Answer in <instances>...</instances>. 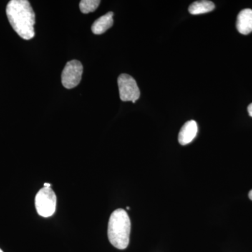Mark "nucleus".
Here are the masks:
<instances>
[{
	"mask_svg": "<svg viewBox=\"0 0 252 252\" xmlns=\"http://www.w3.org/2000/svg\"><path fill=\"white\" fill-rule=\"evenodd\" d=\"M6 16L15 32L26 40L34 36L35 14L27 0H11L6 6Z\"/></svg>",
	"mask_w": 252,
	"mask_h": 252,
	"instance_id": "f257e3e1",
	"label": "nucleus"
},
{
	"mask_svg": "<svg viewBox=\"0 0 252 252\" xmlns=\"http://www.w3.org/2000/svg\"><path fill=\"white\" fill-rule=\"evenodd\" d=\"M131 223L126 210L118 209L109 218L107 235L109 242L114 248L125 250L130 242Z\"/></svg>",
	"mask_w": 252,
	"mask_h": 252,
	"instance_id": "f03ea898",
	"label": "nucleus"
},
{
	"mask_svg": "<svg viewBox=\"0 0 252 252\" xmlns=\"http://www.w3.org/2000/svg\"><path fill=\"white\" fill-rule=\"evenodd\" d=\"M56 195L51 187H44L39 190L35 197L36 212L40 216L49 217L56 212Z\"/></svg>",
	"mask_w": 252,
	"mask_h": 252,
	"instance_id": "7ed1b4c3",
	"label": "nucleus"
},
{
	"mask_svg": "<svg viewBox=\"0 0 252 252\" xmlns=\"http://www.w3.org/2000/svg\"><path fill=\"white\" fill-rule=\"evenodd\" d=\"M120 98L124 102L135 103L140 98V91L135 79L128 74H122L118 78Z\"/></svg>",
	"mask_w": 252,
	"mask_h": 252,
	"instance_id": "20e7f679",
	"label": "nucleus"
},
{
	"mask_svg": "<svg viewBox=\"0 0 252 252\" xmlns=\"http://www.w3.org/2000/svg\"><path fill=\"white\" fill-rule=\"evenodd\" d=\"M83 71L84 68L80 61L73 60L67 63L61 75L63 86L67 89L77 87L80 84Z\"/></svg>",
	"mask_w": 252,
	"mask_h": 252,
	"instance_id": "39448f33",
	"label": "nucleus"
},
{
	"mask_svg": "<svg viewBox=\"0 0 252 252\" xmlns=\"http://www.w3.org/2000/svg\"><path fill=\"white\" fill-rule=\"evenodd\" d=\"M198 133V124L195 121H189L186 123L180 131L178 141L182 145L190 144Z\"/></svg>",
	"mask_w": 252,
	"mask_h": 252,
	"instance_id": "423d86ee",
	"label": "nucleus"
},
{
	"mask_svg": "<svg viewBox=\"0 0 252 252\" xmlns=\"http://www.w3.org/2000/svg\"><path fill=\"white\" fill-rule=\"evenodd\" d=\"M237 29L241 34H250L252 32V10L245 9L240 11L237 18Z\"/></svg>",
	"mask_w": 252,
	"mask_h": 252,
	"instance_id": "0eeeda50",
	"label": "nucleus"
},
{
	"mask_svg": "<svg viewBox=\"0 0 252 252\" xmlns=\"http://www.w3.org/2000/svg\"><path fill=\"white\" fill-rule=\"evenodd\" d=\"M113 16L114 13L109 12L96 20L91 27L93 33L94 34H102L112 28L114 23Z\"/></svg>",
	"mask_w": 252,
	"mask_h": 252,
	"instance_id": "6e6552de",
	"label": "nucleus"
},
{
	"mask_svg": "<svg viewBox=\"0 0 252 252\" xmlns=\"http://www.w3.org/2000/svg\"><path fill=\"white\" fill-rule=\"evenodd\" d=\"M215 5L211 1L203 0L197 1L190 4L189 8V11L192 15H199L206 14L215 9Z\"/></svg>",
	"mask_w": 252,
	"mask_h": 252,
	"instance_id": "1a4fd4ad",
	"label": "nucleus"
},
{
	"mask_svg": "<svg viewBox=\"0 0 252 252\" xmlns=\"http://www.w3.org/2000/svg\"><path fill=\"white\" fill-rule=\"evenodd\" d=\"M100 1L99 0H82L79 4V9L84 14L94 12L98 7Z\"/></svg>",
	"mask_w": 252,
	"mask_h": 252,
	"instance_id": "9d476101",
	"label": "nucleus"
},
{
	"mask_svg": "<svg viewBox=\"0 0 252 252\" xmlns=\"http://www.w3.org/2000/svg\"><path fill=\"white\" fill-rule=\"evenodd\" d=\"M248 113L250 117H252V103L250 104L248 107Z\"/></svg>",
	"mask_w": 252,
	"mask_h": 252,
	"instance_id": "9b49d317",
	"label": "nucleus"
},
{
	"mask_svg": "<svg viewBox=\"0 0 252 252\" xmlns=\"http://www.w3.org/2000/svg\"><path fill=\"white\" fill-rule=\"evenodd\" d=\"M249 198H250V200H252V190H250V193H249Z\"/></svg>",
	"mask_w": 252,
	"mask_h": 252,
	"instance_id": "f8f14e48",
	"label": "nucleus"
},
{
	"mask_svg": "<svg viewBox=\"0 0 252 252\" xmlns=\"http://www.w3.org/2000/svg\"><path fill=\"white\" fill-rule=\"evenodd\" d=\"M51 187V184H49V183H44V187Z\"/></svg>",
	"mask_w": 252,
	"mask_h": 252,
	"instance_id": "ddd939ff",
	"label": "nucleus"
},
{
	"mask_svg": "<svg viewBox=\"0 0 252 252\" xmlns=\"http://www.w3.org/2000/svg\"><path fill=\"white\" fill-rule=\"evenodd\" d=\"M126 209H127V210H130V208L129 207H126Z\"/></svg>",
	"mask_w": 252,
	"mask_h": 252,
	"instance_id": "4468645a",
	"label": "nucleus"
},
{
	"mask_svg": "<svg viewBox=\"0 0 252 252\" xmlns=\"http://www.w3.org/2000/svg\"><path fill=\"white\" fill-rule=\"evenodd\" d=\"M0 252H4L2 251V250H1V249H0Z\"/></svg>",
	"mask_w": 252,
	"mask_h": 252,
	"instance_id": "2eb2a0df",
	"label": "nucleus"
}]
</instances>
